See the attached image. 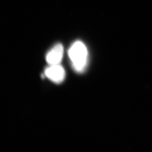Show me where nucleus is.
<instances>
[{
  "mask_svg": "<svg viewBox=\"0 0 152 152\" xmlns=\"http://www.w3.org/2000/svg\"><path fill=\"white\" fill-rule=\"evenodd\" d=\"M69 56L73 69L78 72H82L86 68L88 51L82 42L77 41L72 44L69 50Z\"/></svg>",
  "mask_w": 152,
  "mask_h": 152,
  "instance_id": "obj_1",
  "label": "nucleus"
},
{
  "mask_svg": "<svg viewBox=\"0 0 152 152\" xmlns=\"http://www.w3.org/2000/svg\"><path fill=\"white\" fill-rule=\"evenodd\" d=\"M45 75L52 81L56 83H60L65 79V69L60 64L52 65L46 68Z\"/></svg>",
  "mask_w": 152,
  "mask_h": 152,
  "instance_id": "obj_2",
  "label": "nucleus"
},
{
  "mask_svg": "<svg viewBox=\"0 0 152 152\" xmlns=\"http://www.w3.org/2000/svg\"><path fill=\"white\" fill-rule=\"evenodd\" d=\"M63 53V46L58 43L46 55V62L50 66L59 65L62 61Z\"/></svg>",
  "mask_w": 152,
  "mask_h": 152,
  "instance_id": "obj_3",
  "label": "nucleus"
}]
</instances>
